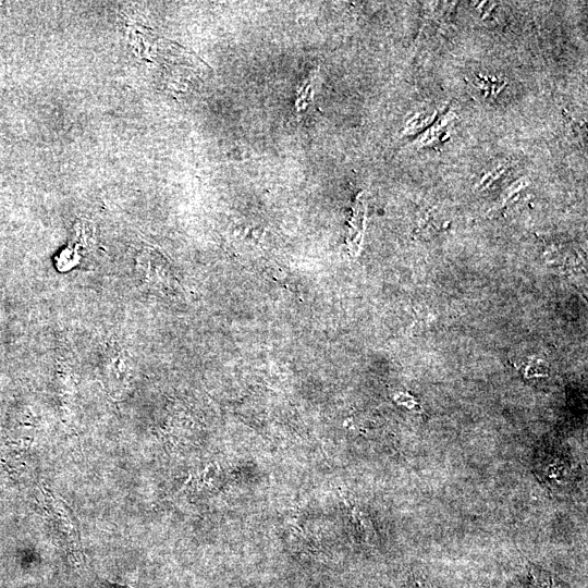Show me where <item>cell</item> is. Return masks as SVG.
Returning <instances> with one entry per match:
<instances>
[{
	"mask_svg": "<svg viewBox=\"0 0 588 588\" xmlns=\"http://www.w3.org/2000/svg\"><path fill=\"white\" fill-rule=\"evenodd\" d=\"M529 575L535 585L539 588H569L563 580L552 573L536 566L535 564L528 565Z\"/></svg>",
	"mask_w": 588,
	"mask_h": 588,
	"instance_id": "cell-1",
	"label": "cell"
}]
</instances>
